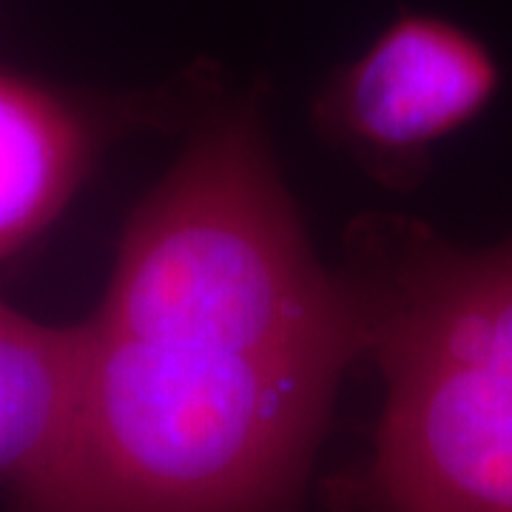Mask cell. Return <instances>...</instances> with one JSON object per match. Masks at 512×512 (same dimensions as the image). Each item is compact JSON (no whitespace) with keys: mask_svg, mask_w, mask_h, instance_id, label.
<instances>
[{"mask_svg":"<svg viewBox=\"0 0 512 512\" xmlns=\"http://www.w3.org/2000/svg\"><path fill=\"white\" fill-rule=\"evenodd\" d=\"M92 120L63 94L0 69V262L63 214L92 163Z\"/></svg>","mask_w":512,"mask_h":512,"instance_id":"4","label":"cell"},{"mask_svg":"<svg viewBox=\"0 0 512 512\" xmlns=\"http://www.w3.org/2000/svg\"><path fill=\"white\" fill-rule=\"evenodd\" d=\"M396 262L376 302L512 379V239L470 254L421 234Z\"/></svg>","mask_w":512,"mask_h":512,"instance_id":"5","label":"cell"},{"mask_svg":"<svg viewBox=\"0 0 512 512\" xmlns=\"http://www.w3.org/2000/svg\"><path fill=\"white\" fill-rule=\"evenodd\" d=\"M498 86L484 43L450 20L402 15L328 83L319 123L384 171H407L470 123Z\"/></svg>","mask_w":512,"mask_h":512,"instance_id":"3","label":"cell"},{"mask_svg":"<svg viewBox=\"0 0 512 512\" xmlns=\"http://www.w3.org/2000/svg\"><path fill=\"white\" fill-rule=\"evenodd\" d=\"M365 299L316 262L248 114L208 126L137 208L83 325L72 421L15 512H276Z\"/></svg>","mask_w":512,"mask_h":512,"instance_id":"1","label":"cell"},{"mask_svg":"<svg viewBox=\"0 0 512 512\" xmlns=\"http://www.w3.org/2000/svg\"><path fill=\"white\" fill-rule=\"evenodd\" d=\"M387 404L373 484L387 512H512V379L365 302Z\"/></svg>","mask_w":512,"mask_h":512,"instance_id":"2","label":"cell"},{"mask_svg":"<svg viewBox=\"0 0 512 512\" xmlns=\"http://www.w3.org/2000/svg\"><path fill=\"white\" fill-rule=\"evenodd\" d=\"M83 325L57 328L0 299V481L15 493L52 461L72 421Z\"/></svg>","mask_w":512,"mask_h":512,"instance_id":"6","label":"cell"}]
</instances>
